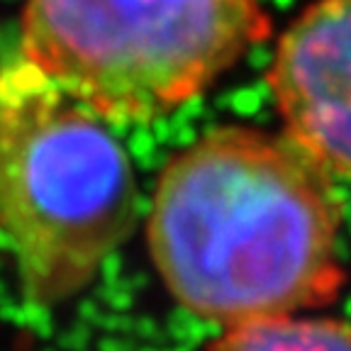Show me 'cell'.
Segmentation results:
<instances>
[{
  "label": "cell",
  "instance_id": "5",
  "mask_svg": "<svg viewBox=\"0 0 351 351\" xmlns=\"http://www.w3.org/2000/svg\"><path fill=\"white\" fill-rule=\"evenodd\" d=\"M208 351H351V322L307 313L234 324Z\"/></svg>",
  "mask_w": 351,
  "mask_h": 351
},
{
  "label": "cell",
  "instance_id": "2",
  "mask_svg": "<svg viewBox=\"0 0 351 351\" xmlns=\"http://www.w3.org/2000/svg\"><path fill=\"white\" fill-rule=\"evenodd\" d=\"M134 217L137 183L108 120L25 59L0 73V230L25 293L76 295Z\"/></svg>",
  "mask_w": 351,
  "mask_h": 351
},
{
  "label": "cell",
  "instance_id": "4",
  "mask_svg": "<svg viewBox=\"0 0 351 351\" xmlns=\"http://www.w3.org/2000/svg\"><path fill=\"white\" fill-rule=\"evenodd\" d=\"M269 86L283 134L351 181V0H315L278 34Z\"/></svg>",
  "mask_w": 351,
  "mask_h": 351
},
{
  "label": "cell",
  "instance_id": "3",
  "mask_svg": "<svg viewBox=\"0 0 351 351\" xmlns=\"http://www.w3.org/2000/svg\"><path fill=\"white\" fill-rule=\"evenodd\" d=\"M271 34L261 0H25L22 56L108 122L203 95Z\"/></svg>",
  "mask_w": 351,
  "mask_h": 351
},
{
  "label": "cell",
  "instance_id": "1",
  "mask_svg": "<svg viewBox=\"0 0 351 351\" xmlns=\"http://www.w3.org/2000/svg\"><path fill=\"white\" fill-rule=\"evenodd\" d=\"M147 239L171 295L222 327L317 313L346 280L335 178L261 127H213L173 154Z\"/></svg>",
  "mask_w": 351,
  "mask_h": 351
}]
</instances>
